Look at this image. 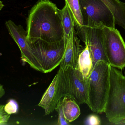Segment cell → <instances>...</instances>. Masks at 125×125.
<instances>
[{"label":"cell","mask_w":125,"mask_h":125,"mask_svg":"<svg viewBox=\"0 0 125 125\" xmlns=\"http://www.w3.org/2000/svg\"><path fill=\"white\" fill-rule=\"evenodd\" d=\"M30 43L40 40L49 43L64 39L61 10L49 0H40L30 10L27 19Z\"/></svg>","instance_id":"cell-1"},{"label":"cell","mask_w":125,"mask_h":125,"mask_svg":"<svg viewBox=\"0 0 125 125\" xmlns=\"http://www.w3.org/2000/svg\"><path fill=\"white\" fill-rule=\"evenodd\" d=\"M58 80L54 102L55 109L60 99L66 96L74 100L79 105L88 101V79L83 77L79 69L69 66L58 71Z\"/></svg>","instance_id":"cell-2"},{"label":"cell","mask_w":125,"mask_h":125,"mask_svg":"<svg viewBox=\"0 0 125 125\" xmlns=\"http://www.w3.org/2000/svg\"><path fill=\"white\" fill-rule=\"evenodd\" d=\"M111 67L108 63L99 61L93 68L88 78L87 104L94 112L104 113L109 89Z\"/></svg>","instance_id":"cell-3"},{"label":"cell","mask_w":125,"mask_h":125,"mask_svg":"<svg viewBox=\"0 0 125 125\" xmlns=\"http://www.w3.org/2000/svg\"><path fill=\"white\" fill-rule=\"evenodd\" d=\"M104 113L110 123L125 124V76L119 69L112 66Z\"/></svg>","instance_id":"cell-4"},{"label":"cell","mask_w":125,"mask_h":125,"mask_svg":"<svg viewBox=\"0 0 125 125\" xmlns=\"http://www.w3.org/2000/svg\"><path fill=\"white\" fill-rule=\"evenodd\" d=\"M84 26L93 28H115V17L101 0H79Z\"/></svg>","instance_id":"cell-5"},{"label":"cell","mask_w":125,"mask_h":125,"mask_svg":"<svg viewBox=\"0 0 125 125\" xmlns=\"http://www.w3.org/2000/svg\"><path fill=\"white\" fill-rule=\"evenodd\" d=\"M30 44L41 66L42 72H51L60 65L65 49L66 43L64 39L54 43L39 40Z\"/></svg>","instance_id":"cell-6"},{"label":"cell","mask_w":125,"mask_h":125,"mask_svg":"<svg viewBox=\"0 0 125 125\" xmlns=\"http://www.w3.org/2000/svg\"><path fill=\"white\" fill-rule=\"evenodd\" d=\"M76 32L80 40L88 46L93 68L99 61H104L109 63L105 53L104 28H93L84 26Z\"/></svg>","instance_id":"cell-7"},{"label":"cell","mask_w":125,"mask_h":125,"mask_svg":"<svg viewBox=\"0 0 125 125\" xmlns=\"http://www.w3.org/2000/svg\"><path fill=\"white\" fill-rule=\"evenodd\" d=\"M105 53L111 66L119 69L125 68V43L119 31L104 27Z\"/></svg>","instance_id":"cell-8"},{"label":"cell","mask_w":125,"mask_h":125,"mask_svg":"<svg viewBox=\"0 0 125 125\" xmlns=\"http://www.w3.org/2000/svg\"><path fill=\"white\" fill-rule=\"evenodd\" d=\"M9 34L17 44L21 53L22 61L35 70L42 72L41 66L34 55L27 39V31L21 25H17L11 20L5 22Z\"/></svg>","instance_id":"cell-9"},{"label":"cell","mask_w":125,"mask_h":125,"mask_svg":"<svg viewBox=\"0 0 125 125\" xmlns=\"http://www.w3.org/2000/svg\"><path fill=\"white\" fill-rule=\"evenodd\" d=\"M75 27L72 29L66 45L64 57L60 65V69H64L69 66L78 69L79 56L83 49L80 43Z\"/></svg>","instance_id":"cell-10"},{"label":"cell","mask_w":125,"mask_h":125,"mask_svg":"<svg viewBox=\"0 0 125 125\" xmlns=\"http://www.w3.org/2000/svg\"><path fill=\"white\" fill-rule=\"evenodd\" d=\"M57 74L55 75L51 84L44 94L38 106L42 107L45 111V115H47L54 112V102L56 93Z\"/></svg>","instance_id":"cell-11"},{"label":"cell","mask_w":125,"mask_h":125,"mask_svg":"<svg viewBox=\"0 0 125 125\" xmlns=\"http://www.w3.org/2000/svg\"><path fill=\"white\" fill-rule=\"evenodd\" d=\"M111 11L115 20V24L125 31V3L120 0H101Z\"/></svg>","instance_id":"cell-12"},{"label":"cell","mask_w":125,"mask_h":125,"mask_svg":"<svg viewBox=\"0 0 125 125\" xmlns=\"http://www.w3.org/2000/svg\"><path fill=\"white\" fill-rule=\"evenodd\" d=\"M61 103L65 118L68 123L77 119L80 115L79 105L70 96H66L61 98Z\"/></svg>","instance_id":"cell-13"},{"label":"cell","mask_w":125,"mask_h":125,"mask_svg":"<svg viewBox=\"0 0 125 125\" xmlns=\"http://www.w3.org/2000/svg\"><path fill=\"white\" fill-rule=\"evenodd\" d=\"M78 69L85 79H88L93 69V62L88 46H85L79 56Z\"/></svg>","instance_id":"cell-14"},{"label":"cell","mask_w":125,"mask_h":125,"mask_svg":"<svg viewBox=\"0 0 125 125\" xmlns=\"http://www.w3.org/2000/svg\"><path fill=\"white\" fill-rule=\"evenodd\" d=\"M61 13L64 41L66 43L72 29L75 27V21L72 13L66 4L61 9Z\"/></svg>","instance_id":"cell-15"},{"label":"cell","mask_w":125,"mask_h":125,"mask_svg":"<svg viewBox=\"0 0 125 125\" xmlns=\"http://www.w3.org/2000/svg\"><path fill=\"white\" fill-rule=\"evenodd\" d=\"M66 4L71 10L75 21V28L78 30L84 26L79 0H65Z\"/></svg>","instance_id":"cell-16"},{"label":"cell","mask_w":125,"mask_h":125,"mask_svg":"<svg viewBox=\"0 0 125 125\" xmlns=\"http://www.w3.org/2000/svg\"><path fill=\"white\" fill-rule=\"evenodd\" d=\"M55 110L57 112L58 115V121L57 124L59 125H68L69 123L66 120L63 113L61 99L59 100L57 104Z\"/></svg>","instance_id":"cell-17"},{"label":"cell","mask_w":125,"mask_h":125,"mask_svg":"<svg viewBox=\"0 0 125 125\" xmlns=\"http://www.w3.org/2000/svg\"><path fill=\"white\" fill-rule=\"evenodd\" d=\"M4 109L8 113L11 114L16 113L19 110V105L16 101L14 99H10L7 104L5 105Z\"/></svg>","instance_id":"cell-18"},{"label":"cell","mask_w":125,"mask_h":125,"mask_svg":"<svg viewBox=\"0 0 125 125\" xmlns=\"http://www.w3.org/2000/svg\"><path fill=\"white\" fill-rule=\"evenodd\" d=\"M5 105L0 106V125H5L7 124L11 115L7 113L4 109Z\"/></svg>","instance_id":"cell-19"},{"label":"cell","mask_w":125,"mask_h":125,"mask_svg":"<svg viewBox=\"0 0 125 125\" xmlns=\"http://www.w3.org/2000/svg\"><path fill=\"white\" fill-rule=\"evenodd\" d=\"M101 121L99 118L96 115H90L87 117L85 124L89 125H99Z\"/></svg>","instance_id":"cell-20"},{"label":"cell","mask_w":125,"mask_h":125,"mask_svg":"<svg viewBox=\"0 0 125 125\" xmlns=\"http://www.w3.org/2000/svg\"><path fill=\"white\" fill-rule=\"evenodd\" d=\"M5 90L3 88V86L2 85H0V98H2L5 95Z\"/></svg>","instance_id":"cell-21"},{"label":"cell","mask_w":125,"mask_h":125,"mask_svg":"<svg viewBox=\"0 0 125 125\" xmlns=\"http://www.w3.org/2000/svg\"><path fill=\"white\" fill-rule=\"evenodd\" d=\"M4 6V5L3 4L2 2V1H0V10H2V8H3Z\"/></svg>","instance_id":"cell-22"},{"label":"cell","mask_w":125,"mask_h":125,"mask_svg":"<svg viewBox=\"0 0 125 125\" xmlns=\"http://www.w3.org/2000/svg\"></svg>","instance_id":"cell-23"}]
</instances>
